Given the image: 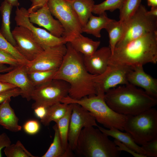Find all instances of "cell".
<instances>
[{
  "label": "cell",
  "instance_id": "obj_16",
  "mask_svg": "<svg viewBox=\"0 0 157 157\" xmlns=\"http://www.w3.org/2000/svg\"><path fill=\"white\" fill-rule=\"evenodd\" d=\"M28 17L30 22L44 28L53 35L63 36L64 29L60 22L53 17L47 3L36 11L29 13Z\"/></svg>",
  "mask_w": 157,
  "mask_h": 157
},
{
  "label": "cell",
  "instance_id": "obj_23",
  "mask_svg": "<svg viewBox=\"0 0 157 157\" xmlns=\"http://www.w3.org/2000/svg\"><path fill=\"white\" fill-rule=\"evenodd\" d=\"M13 6L4 0L0 6V12L1 17V24L0 33L13 46L16 42L10 30V18Z\"/></svg>",
  "mask_w": 157,
  "mask_h": 157
},
{
  "label": "cell",
  "instance_id": "obj_29",
  "mask_svg": "<svg viewBox=\"0 0 157 157\" xmlns=\"http://www.w3.org/2000/svg\"><path fill=\"white\" fill-rule=\"evenodd\" d=\"M37 71L28 72L29 79L35 87L53 79L57 70Z\"/></svg>",
  "mask_w": 157,
  "mask_h": 157
},
{
  "label": "cell",
  "instance_id": "obj_39",
  "mask_svg": "<svg viewBox=\"0 0 157 157\" xmlns=\"http://www.w3.org/2000/svg\"><path fill=\"white\" fill-rule=\"evenodd\" d=\"M48 0H30L31 4L28 10L29 13L34 12L47 3Z\"/></svg>",
  "mask_w": 157,
  "mask_h": 157
},
{
  "label": "cell",
  "instance_id": "obj_2",
  "mask_svg": "<svg viewBox=\"0 0 157 157\" xmlns=\"http://www.w3.org/2000/svg\"><path fill=\"white\" fill-rule=\"evenodd\" d=\"M104 98L112 110L125 115L138 114L157 104L156 98L129 83L109 90L105 93Z\"/></svg>",
  "mask_w": 157,
  "mask_h": 157
},
{
  "label": "cell",
  "instance_id": "obj_41",
  "mask_svg": "<svg viewBox=\"0 0 157 157\" xmlns=\"http://www.w3.org/2000/svg\"><path fill=\"white\" fill-rule=\"evenodd\" d=\"M47 108L43 106H38L34 109L36 116L40 120L43 119L46 115Z\"/></svg>",
  "mask_w": 157,
  "mask_h": 157
},
{
  "label": "cell",
  "instance_id": "obj_17",
  "mask_svg": "<svg viewBox=\"0 0 157 157\" xmlns=\"http://www.w3.org/2000/svg\"><path fill=\"white\" fill-rule=\"evenodd\" d=\"M129 83L142 88L149 95L157 98V79L146 73L143 66L135 67L127 76Z\"/></svg>",
  "mask_w": 157,
  "mask_h": 157
},
{
  "label": "cell",
  "instance_id": "obj_19",
  "mask_svg": "<svg viewBox=\"0 0 157 157\" xmlns=\"http://www.w3.org/2000/svg\"><path fill=\"white\" fill-rule=\"evenodd\" d=\"M10 101L9 98L0 104V125L10 131L17 132L22 127L18 124L19 118L10 106Z\"/></svg>",
  "mask_w": 157,
  "mask_h": 157
},
{
  "label": "cell",
  "instance_id": "obj_43",
  "mask_svg": "<svg viewBox=\"0 0 157 157\" xmlns=\"http://www.w3.org/2000/svg\"><path fill=\"white\" fill-rule=\"evenodd\" d=\"M14 68L11 66H8L5 65L0 64V73L8 72Z\"/></svg>",
  "mask_w": 157,
  "mask_h": 157
},
{
  "label": "cell",
  "instance_id": "obj_35",
  "mask_svg": "<svg viewBox=\"0 0 157 157\" xmlns=\"http://www.w3.org/2000/svg\"><path fill=\"white\" fill-rule=\"evenodd\" d=\"M147 156L157 157V139L147 142L141 145Z\"/></svg>",
  "mask_w": 157,
  "mask_h": 157
},
{
  "label": "cell",
  "instance_id": "obj_42",
  "mask_svg": "<svg viewBox=\"0 0 157 157\" xmlns=\"http://www.w3.org/2000/svg\"><path fill=\"white\" fill-rule=\"evenodd\" d=\"M17 88L15 86L0 81V92Z\"/></svg>",
  "mask_w": 157,
  "mask_h": 157
},
{
  "label": "cell",
  "instance_id": "obj_8",
  "mask_svg": "<svg viewBox=\"0 0 157 157\" xmlns=\"http://www.w3.org/2000/svg\"><path fill=\"white\" fill-rule=\"evenodd\" d=\"M70 85L63 80L52 79L35 87L31 99L34 101L31 108L43 106L48 108L62 100L68 95Z\"/></svg>",
  "mask_w": 157,
  "mask_h": 157
},
{
  "label": "cell",
  "instance_id": "obj_38",
  "mask_svg": "<svg viewBox=\"0 0 157 157\" xmlns=\"http://www.w3.org/2000/svg\"><path fill=\"white\" fill-rule=\"evenodd\" d=\"M114 142L117 146L118 150L121 151H126L135 157H147V156L143 154L138 153L127 147L120 141L115 139Z\"/></svg>",
  "mask_w": 157,
  "mask_h": 157
},
{
  "label": "cell",
  "instance_id": "obj_46",
  "mask_svg": "<svg viewBox=\"0 0 157 157\" xmlns=\"http://www.w3.org/2000/svg\"><path fill=\"white\" fill-rule=\"evenodd\" d=\"M148 5L151 7H157V0H147Z\"/></svg>",
  "mask_w": 157,
  "mask_h": 157
},
{
  "label": "cell",
  "instance_id": "obj_28",
  "mask_svg": "<svg viewBox=\"0 0 157 157\" xmlns=\"http://www.w3.org/2000/svg\"><path fill=\"white\" fill-rule=\"evenodd\" d=\"M73 104H68L67 110L64 116L56 122L57 126L62 144L64 149L69 150L68 135L70 120Z\"/></svg>",
  "mask_w": 157,
  "mask_h": 157
},
{
  "label": "cell",
  "instance_id": "obj_20",
  "mask_svg": "<svg viewBox=\"0 0 157 157\" xmlns=\"http://www.w3.org/2000/svg\"><path fill=\"white\" fill-rule=\"evenodd\" d=\"M81 34L69 38L67 42H69L75 50L83 56H91L98 49L100 41L93 40L83 36Z\"/></svg>",
  "mask_w": 157,
  "mask_h": 157
},
{
  "label": "cell",
  "instance_id": "obj_21",
  "mask_svg": "<svg viewBox=\"0 0 157 157\" xmlns=\"http://www.w3.org/2000/svg\"><path fill=\"white\" fill-rule=\"evenodd\" d=\"M98 128L108 136H111L120 141L135 152L146 156L141 147L135 143L132 136L128 133H124L116 128L106 129L98 126Z\"/></svg>",
  "mask_w": 157,
  "mask_h": 157
},
{
  "label": "cell",
  "instance_id": "obj_3",
  "mask_svg": "<svg viewBox=\"0 0 157 157\" xmlns=\"http://www.w3.org/2000/svg\"><path fill=\"white\" fill-rule=\"evenodd\" d=\"M157 63V32L133 40L123 46L115 47L109 63L133 68L148 63Z\"/></svg>",
  "mask_w": 157,
  "mask_h": 157
},
{
  "label": "cell",
  "instance_id": "obj_36",
  "mask_svg": "<svg viewBox=\"0 0 157 157\" xmlns=\"http://www.w3.org/2000/svg\"><path fill=\"white\" fill-rule=\"evenodd\" d=\"M0 64L8 65L14 67L22 65L13 56L1 50H0Z\"/></svg>",
  "mask_w": 157,
  "mask_h": 157
},
{
  "label": "cell",
  "instance_id": "obj_15",
  "mask_svg": "<svg viewBox=\"0 0 157 157\" xmlns=\"http://www.w3.org/2000/svg\"><path fill=\"white\" fill-rule=\"evenodd\" d=\"M0 81L15 86L21 90L23 98L28 101L31 99L35 87L29 79L26 65H20L5 74H0Z\"/></svg>",
  "mask_w": 157,
  "mask_h": 157
},
{
  "label": "cell",
  "instance_id": "obj_34",
  "mask_svg": "<svg viewBox=\"0 0 157 157\" xmlns=\"http://www.w3.org/2000/svg\"><path fill=\"white\" fill-rule=\"evenodd\" d=\"M23 128L24 131L27 134L33 135L39 132L40 129V125L37 120H30L24 123Z\"/></svg>",
  "mask_w": 157,
  "mask_h": 157
},
{
  "label": "cell",
  "instance_id": "obj_6",
  "mask_svg": "<svg viewBox=\"0 0 157 157\" xmlns=\"http://www.w3.org/2000/svg\"><path fill=\"white\" fill-rule=\"evenodd\" d=\"M124 130L138 145L157 139V110L154 107L134 115H127Z\"/></svg>",
  "mask_w": 157,
  "mask_h": 157
},
{
  "label": "cell",
  "instance_id": "obj_5",
  "mask_svg": "<svg viewBox=\"0 0 157 157\" xmlns=\"http://www.w3.org/2000/svg\"><path fill=\"white\" fill-rule=\"evenodd\" d=\"M104 96V94H97L77 100L68 95L61 102L79 104L88 111L96 121L104 127L108 129L114 128L123 131L126 116L117 113L110 108L106 103Z\"/></svg>",
  "mask_w": 157,
  "mask_h": 157
},
{
  "label": "cell",
  "instance_id": "obj_25",
  "mask_svg": "<svg viewBox=\"0 0 157 157\" xmlns=\"http://www.w3.org/2000/svg\"><path fill=\"white\" fill-rule=\"evenodd\" d=\"M125 21L112 19L106 26L105 29L108 32L109 46L112 54L116 44L123 36L126 29Z\"/></svg>",
  "mask_w": 157,
  "mask_h": 157
},
{
  "label": "cell",
  "instance_id": "obj_9",
  "mask_svg": "<svg viewBox=\"0 0 157 157\" xmlns=\"http://www.w3.org/2000/svg\"><path fill=\"white\" fill-rule=\"evenodd\" d=\"M47 4L52 15L63 26L65 30L63 36L67 42L70 38L83 33L78 17L67 0H48Z\"/></svg>",
  "mask_w": 157,
  "mask_h": 157
},
{
  "label": "cell",
  "instance_id": "obj_44",
  "mask_svg": "<svg viewBox=\"0 0 157 157\" xmlns=\"http://www.w3.org/2000/svg\"><path fill=\"white\" fill-rule=\"evenodd\" d=\"M147 13L149 15L157 17V7H151L150 10H147Z\"/></svg>",
  "mask_w": 157,
  "mask_h": 157
},
{
  "label": "cell",
  "instance_id": "obj_22",
  "mask_svg": "<svg viewBox=\"0 0 157 157\" xmlns=\"http://www.w3.org/2000/svg\"><path fill=\"white\" fill-rule=\"evenodd\" d=\"M112 19L108 17L106 12L99 15L98 16L92 14L86 24L82 27V32L100 38L101 37V30L105 29Z\"/></svg>",
  "mask_w": 157,
  "mask_h": 157
},
{
  "label": "cell",
  "instance_id": "obj_26",
  "mask_svg": "<svg viewBox=\"0 0 157 157\" xmlns=\"http://www.w3.org/2000/svg\"><path fill=\"white\" fill-rule=\"evenodd\" d=\"M54 131L53 139L49 149L42 157H70L74 154L69 150L63 147L59 131L56 124L53 127Z\"/></svg>",
  "mask_w": 157,
  "mask_h": 157
},
{
  "label": "cell",
  "instance_id": "obj_30",
  "mask_svg": "<svg viewBox=\"0 0 157 157\" xmlns=\"http://www.w3.org/2000/svg\"><path fill=\"white\" fill-rule=\"evenodd\" d=\"M141 0H124L119 9L120 20H128L136 11L140 5Z\"/></svg>",
  "mask_w": 157,
  "mask_h": 157
},
{
  "label": "cell",
  "instance_id": "obj_33",
  "mask_svg": "<svg viewBox=\"0 0 157 157\" xmlns=\"http://www.w3.org/2000/svg\"><path fill=\"white\" fill-rule=\"evenodd\" d=\"M124 0H105L101 3L95 4L92 13L100 15L106 10L113 12L119 9Z\"/></svg>",
  "mask_w": 157,
  "mask_h": 157
},
{
  "label": "cell",
  "instance_id": "obj_32",
  "mask_svg": "<svg viewBox=\"0 0 157 157\" xmlns=\"http://www.w3.org/2000/svg\"><path fill=\"white\" fill-rule=\"evenodd\" d=\"M0 50L13 56L21 65H26L29 62L18 51L15 46L3 36L0 33Z\"/></svg>",
  "mask_w": 157,
  "mask_h": 157
},
{
  "label": "cell",
  "instance_id": "obj_14",
  "mask_svg": "<svg viewBox=\"0 0 157 157\" xmlns=\"http://www.w3.org/2000/svg\"><path fill=\"white\" fill-rule=\"evenodd\" d=\"M12 33L16 42L15 47L28 61L33 60L44 50L27 28L17 26Z\"/></svg>",
  "mask_w": 157,
  "mask_h": 157
},
{
  "label": "cell",
  "instance_id": "obj_45",
  "mask_svg": "<svg viewBox=\"0 0 157 157\" xmlns=\"http://www.w3.org/2000/svg\"><path fill=\"white\" fill-rule=\"evenodd\" d=\"M10 4L13 7H18L20 4L18 0H4Z\"/></svg>",
  "mask_w": 157,
  "mask_h": 157
},
{
  "label": "cell",
  "instance_id": "obj_4",
  "mask_svg": "<svg viewBox=\"0 0 157 157\" xmlns=\"http://www.w3.org/2000/svg\"><path fill=\"white\" fill-rule=\"evenodd\" d=\"M74 151L75 155L83 157H118L121 152L114 141L93 126L82 130Z\"/></svg>",
  "mask_w": 157,
  "mask_h": 157
},
{
  "label": "cell",
  "instance_id": "obj_12",
  "mask_svg": "<svg viewBox=\"0 0 157 157\" xmlns=\"http://www.w3.org/2000/svg\"><path fill=\"white\" fill-rule=\"evenodd\" d=\"M68 135V147L74 151L82 130L89 126L98 125L94 116L87 110L76 103H73Z\"/></svg>",
  "mask_w": 157,
  "mask_h": 157
},
{
  "label": "cell",
  "instance_id": "obj_10",
  "mask_svg": "<svg viewBox=\"0 0 157 157\" xmlns=\"http://www.w3.org/2000/svg\"><path fill=\"white\" fill-rule=\"evenodd\" d=\"M133 69L126 65L109 63L104 72L96 75L94 77V86L97 94H104L109 90L117 85L129 83L127 76Z\"/></svg>",
  "mask_w": 157,
  "mask_h": 157
},
{
  "label": "cell",
  "instance_id": "obj_11",
  "mask_svg": "<svg viewBox=\"0 0 157 157\" xmlns=\"http://www.w3.org/2000/svg\"><path fill=\"white\" fill-rule=\"evenodd\" d=\"M15 20L17 26H23L30 30L37 42L44 50L67 42L65 37H56L46 30L35 26L29 19L28 10L24 7H17Z\"/></svg>",
  "mask_w": 157,
  "mask_h": 157
},
{
  "label": "cell",
  "instance_id": "obj_1",
  "mask_svg": "<svg viewBox=\"0 0 157 157\" xmlns=\"http://www.w3.org/2000/svg\"><path fill=\"white\" fill-rule=\"evenodd\" d=\"M67 50L63 62L53 79L63 80L69 83L68 96L78 100L85 97L96 95L94 78L97 75L89 73L84 64L83 55L67 42Z\"/></svg>",
  "mask_w": 157,
  "mask_h": 157
},
{
  "label": "cell",
  "instance_id": "obj_7",
  "mask_svg": "<svg viewBox=\"0 0 157 157\" xmlns=\"http://www.w3.org/2000/svg\"><path fill=\"white\" fill-rule=\"evenodd\" d=\"M145 6L141 4L128 20L122 38L115 47H120L146 34L157 32V17L149 15Z\"/></svg>",
  "mask_w": 157,
  "mask_h": 157
},
{
  "label": "cell",
  "instance_id": "obj_27",
  "mask_svg": "<svg viewBox=\"0 0 157 157\" xmlns=\"http://www.w3.org/2000/svg\"><path fill=\"white\" fill-rule=\"evenodd\" d=\"M68 104L61 102L56 103L47 108L45 117L40 120L41 123L44 126H48L52 121L56 122L65 114Z\"/></svg>",
  "mask_w": 157,
  "mask_h": 157
},
{
  "label": "cell",
  "instance_id": "obj_40",
  "mask_svg": "<svg viewBox=\"0 0 157 157\" xmlns=\"http://www.w3.org/2000/svg\"><path fill=\"white\" fill-rule=\"evenodd\" d=\"M11 141L7 135L5 133L0 134V157L2 156V149L11 144Z\"/></svg>",
  "mask_w": 157,
  "mask_h": 157
},
{
  "label": "cell",
  "instance_id": "obj_24",
  "mask_svg": "<svg viewBox=\"0 0 157 157\" xmlns=\"http://www.w3.org/2000/svg\"><path fill=\"white\" fill-rule=\"evenodd\" d=\"M76 14L82 27L88 22L92 13L94 0H67Z\"/></svg>",
  "mask_w": 157,
  "mask_h": 157
},
{
  "label": "cell",
  "instance_id": "obj_13",
  "mask_svg": "<svg viewBox=\"0 0 157 157\" xmlns=\"http://www.w3.org/2000/svg\"><path fill=\"white\" fill-rule=\"evenodd\" d=\"M66 50L65 44L44 49L35 59L26 65L27 72L58 69L63 62Z\"/></svg>",
  "mask_w": 157,
  "mask_h": 157
},
{
  "label": "cell",
  "instance_id": "obj_18",
  "mask_svg": "<svg viewBox=\"0 0 157 157\" xmlns=\"http://www.w3.org/2000/svg\"><path fill=\"white\" fill-rule=\"evenodd\" d=\"M111 55L110 47H104L97 49L91 56H83L84 63L86 69L93 75L101 74L108 68Z\"/></svg>",
  "mask_w": 157,
  "mask_h": 157
},
{
  "label": "cell",
  "instance_id": "obj_31",
  "mask_svg": "<svg viewBox=\"0 0 157 157\" xmlns=\"http://www.w3.org/2000/svg\"><path fill=\"white\" fill-rule=\"evenodd\" d=\"M4 152L7 157H36L25 147L19 140L15 144H11L5 147Z\"/></svg>",
  "mask_w": 157,
  "mask_h": 157
},
{
  "label": "cell",
  "instance_id": "obj_37",
  "mask_svg": "<svg viewBox=\"0 0 157 157\" xmlns=\"http://www.w3.org/2000/svg\"><path fill=\"white\" fill-rule=\"evenodd\" d=\"M21 95V90L18 88L0 92V104L12 97H15Z\"/></svg>",
  "mask_w": 157,
  "mask_h": 157
}]
</instances>
